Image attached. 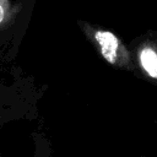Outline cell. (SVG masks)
Instances as JSON below:
<instances>
[{
  "instance_id": "2",
  "label": "cell",
  "mask_w": 157,
  "mask_h": 157,
  "mask_svg": "<svg viewBox=\"0 0 157 157\" xmlns=\"http://www.w3.org/2000/svg\"><path fill=\"white\" fill-rule=\"evenodd\" d=\"M137 61L148 77L157 80V49L155 45L150 43L142 44L137 50Z\"/></svg>"
},
{
  "instance_id": "3",
  "label": "cell",
  "mask_w": 157,
  "mask_h": 157,
  "mask_svg": "<svg viewBox=\"0 0 157 157\" xmlns=\"http://www.w3.org/2000/svg\"><path fill=\"white\" fill-rule=\"evenodd\" d=\"M16 13L10 0H0V27Z\"/></svg>"
},
{
  "instance_id": "1",
  "label": "cell",
  "mask_w": 157,
  "mask_h": 157,
  "mask_svg": "<svg viewBox=\"0 0 157 157\" xmlns=\"http://www.w3.org/2000/svg\"><path fill=\"white\" fill-rule=\"evenodd\" d=\"M83 29L107 63L129 71L135 70L130 52L113 32L94 28L87 23L83 25Z\"/></svg>"
}]
</instances>
